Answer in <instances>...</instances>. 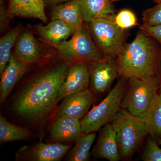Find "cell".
I'll return each instance as SVG.
<instances>
[{
	"label": "cell",
	"instance_id": "6da1fadb",
	"mask_svg": "<svg viewBox=\"0 0 161 161\" xmlns=\"http://www.w3.org/2000/svg\"><path fill=\"white\" fill-rule=\"evenodd\" d=\"M69 66L68 62L64 61L33 78L15 98L14 111L34 120L47 117L58 103L59 89Z\"/></svg>",
	"mask_w": 161,
	"mask_h": 161
},
{
	"label": "cell",
	"instance_id": "7a4b0ae2",
	"mask_svg": "<svg viewBox=\"0 0 161 161\" xmlns=\"http://www.w3.org/2000/svg\"><path fill=\"white\" fill-rule=\"evenodd\" d=\"M154 40L140 29L134 40L125 44L115 58L119 76L146 79L158 75L161 55Z\"/></svg>",
	"mask_w": 161,
	"mask_h": 161
},
{
	"label": "cell",
	"instance_id": "3957f363",
	"mask_svg": "<svg viewBox=\"0 0 161 161\" xmlns=\"http://www.w3.org/2000/svg\"><path fill=\"white\" fill-rule=\"evenodd\" d=\"M110 123L116 132L122 159L129 160L149 135L147 127L138 116L122 108Z\"/></svg>",
	"mask_w": 161,
	"mask_h": 161
},
{
	"label": "cell",
	"instance_id": "277c9868",
	"mask_svg": "<svg viewBox=\"0 0 161 161\" xmlns=\"http://www.w3.org/2000/svg\"><path fill=\"white\" fill-rule=\"evenodd\" d=\"M128 85V79L119 76L115 86L106 98L80 119L84 134L96 132L110 122L121 108Z\"/></svg>",
	"mask_w": 161,
	"mask_h": 161
},
{
	"label": "cell",
	"instance_id": "5b68a950",
	"mask_svg": "<svg viewBox=\"0 0 161 161\" xmlns=\"http://www.w3.org/2000/svg\"><path fill=\"white\" fill-rule=\"evenodd\" d=\"M115 16L97 18L88 23L90 34L96 46L105 58L113 59L123 48L129 34L128 30L116 25Z\"/></svg>",
	"mask_w": 161,
	"mask_h": 161
},
{
	"label": "cell",
	"instance_id": "8992f818",
	"mask_svg": "<svg viewBox=\"0 0 161 161\" xmlns=\"http://www.w3.org/2000/svg\"><path fill=\"white\" fill-rule=\"evenodd\" d=\"M128 88L121 108L138 116L150 107L161 85L159 74L152 78H128Z\"/></svg>",
	"mask_w": 161,
	"mask_h": 161
},
{
	"label": "cell",
	"instance_id": "52a82bcc",
	"mask_svg": "<svg viewBox=\"0 0 161 161\" xmlns=\"http://www.w3.org/2000/svg\"><path fill=\"white\" fill-rule=\"evenodd\" d=\"M52 46L63 58L74 62L89 63L105 58L91 36L88 23L84 22L70 40Z\"/></svg>",
	"mask_w": 161,
	"mask_h": 161
},
{
	"label": "cell",
	"instance_id": "ba28073f",
	"mask_svg": "<svg viewBox=\"0 0 161 161\" xmlns=\"http://www.w3.org/2000/svg\"><path fill=\"white\" fill-rule=\"evenodd\" d=\"M90 90L101 94L109 91L115 79L119 77L115 59L105 58L88 63Z\"/></svg>",
	"mask_w": 161,
	"mask_h": 161
},
{
	"label": "cell",
	"instance_id": "9c48e42d",
	"mask_svg": "<svg viewBox=\"0 0 161 161\" xmlns=\"http://www.w3.org/2000/svg\"><path fill=\"white\" fill-rule=\"evenodd\" d=\"M94 100V93L88 89L68 95L57 108L55 119L67 117L80 120L89 112Z\"/></svg>",
	"mask_w": 161,
	"mask_h": 161
},
{
	"label": "cell",
	"instance_id": "30bf717a",
	"mask_svg": "<svg viewBox=\"0 0 161 161\" xmlns=\"http://www.w3.org/2000/svg\"><path fill=\"white\" fill-rule=\"evenodd\" d=\"M89 84L88 63L82 61L73 62L60 85L57 103L68 95L87 89Z\"/></svg>",
	"mask_w": 161,
	"mask_h": 161
},
{
	"label": "cell",
	"instance_id": "8fae6325",
	"mask_svg": "<svg viewBox=\"0 0 161 161\" xmlns=\"http://www.w3.org/2000/svg\"><path fill=\"white\" fill-rule=\"evenodd\" d=\"M92 155L96 158L109 161L122 159L116 132L110 123L100 129L97 142L92 150Z\"/></svg>",
	"mask_w": 161,
	"mask_h": 161
},
{
	"label": "cell",
	"instance_id": "7c38bea8",
	"mask_svg": "<svg viewBox=\"0 0 161 161\" xmlns=\"http://www.w3.org/2000/svg\"><path fill=\"white\" fill-rule=\"evenodd\" d=\"M28 65L19 60L12 53L9 62L1 75V103L5 101L18 81L28 70Z\"/></svg>",
	"mask_w": 161,
	"mask_h": 161
},
{
	"label": "cell",
	"instance_id": "4fadbf2b",
	"mask_svg": "<svg viewBox=\"0 0 161 161\" xmlns=\"http://www.w3.org/2000/svg\"><path fill=\"white\" fill-rule=\"evenodd\" d=\"M51 19L62 21L71 29L73 35L84 22L83 13L78 0H72L54 6Z\"/></svg>",
	"mask_w": 161,
	"mask_h": 161
},
{
	"label": "cell",
	"instance_id": "5bb4252c",
	"mask_svg": "<svg viewBox=\"0 0 161 161\" xmlns=\"http://www.w3.org/2000/svg\"><path fill=\"white\" fill-rule=\"evenodd\" d=\"M15 56L27 64L36 63L41 58L39 43L31 30L22 31L15 43Z\"/></svg>",
	"mask_w": 161,
	"mask_h": 161
},
{
	"label": "cell",
	"instance_id": "9a60e30c",
	"mask_svg": "<svg viewBox=\"0 0 161 161\" xmlns=\"http://www.w3.org/2000/svg\"><path fill=\"white\" fill-rule=\"evenodd\" d=\"M83 134L80 119L71 117L56 119L50 130L53 139L62 142H75Z\"/></svg>",
	"mask_w": 161,
	"mask_h": 161
},
{
	"label": "cell",
	"instance_id": "2e32d148",
	"mask_svg": "<svg viewBox=\"0 0 161 161\" xmlns=\"http://www.w3.org/2000/svg\"><path fill=\"white\" fill-rule=\"evenodd\" d=\"M42 0H9L8 9L10 17L33 18L44 23L47 19Z\"/></svg>",
	"mask_w": 161,
	"mask_h": 161
},
{
	"label": "cell",
	"instance_id": "e0dca14e",
	"mask_svg": "<svg viewBox=\"0 0 161 161\" xmlns=\"http://www.w3.org/2000/svg\"><path fill=\"white\" fill-rule=\"evenodd\" d=\"M138 117L146 125L150 136L158 144L161 139V85L150 107Z\"/></svg>",
	"mask_w": 161,
	"mask_h": 161
},
{
	"label": "cell",
	"instance_id": "ac0fdd59",
	"mask_svg": "<svg viewBox=\"0 0 161 161\" xmlns=\"http://www.w3.org/2000/svg\"><path fill=\"white\" fill-rule=\"evenodd\" d=\"M35 29L40 37L52 45L63 43L73 35L71 29L60 20H52L45 26L38 24Z\"/></svg>",
	"mask_w": 161,
	"mask_h": 161
},
{
	"label": "cell",
	"instance_id": "d6986e66",
	"mask_svg": "<svg viewBox=\"0 0 161 161\" xmlns=\"http://www.w3.org/2000/svg\"><path fill=\"white\" fill-rule=\"evenodd\" d=\"M87 23L100 17L115 16V10L112 0H78Z\"/></svg>",
	"mask_w": 161,
	"mask_h": 161
},
{
	"label": "cell",
	"instance_id": "ffe728a7",
	"mask_svg": "<svg viewBox=\"0 0 161 161\" xmlns=\"http://www.w3.org/2000/svg\"><path fill=\"white\" fill-rule=\"evenodd\" d=\"M71 146L60 143L36 144L30 152L31 159L36 161H59L63 158Z\"/></svg>",
	"mask_w": 161,
	"mask_h": 161
},
{
	"label": "cell",
	"instance_id": "44dd1931",
	"mask_svg": "<svg viewBox=\"0 0 161 161\" xmlns=\"http://www.w3.org/2000/svg\"><path fill=\"white\" fill-rule=\"evenodd\" d=\"M96 135L95 132L83 134L75 141V146L70 151L68 160L70 161H88L89 160L90 150L95 142Z\"/></svg>",
	"mask_w": 161,
	"mask_h": 161
},
{
	"label": "cell",
	"instance_id": "7402d4cb",
	"mask_svg": "<svg viewBox=\"0 0 161 161\" xmlns=\"http://www.w3.org/2000/svg\"><path fill=\"white\" fill-rule=\"evenodd\" d=\"M23 31L22 26H17L9 31L0 39V75L7 66L11 55L13 47Z\"/></svg>",
	"mask_w": 161,
	"mask_h": 161
},
{
	"label": "cell",
	"instance_id": "603a6c76",
	"mask_svg": "<svg viewBox=\"0 0 161 161\" xmlns=\"http://www.w3.org/2000/svg\"><path fill=\"white\" fill-rule=\"evenodd\" d=\"M28 129L15 125L0 115V141L2 143L25 140L30 136Z\"/></svg>",
	"mask_w": 161,
	"mask_h": 161
},
{
	"label": "cell",
	"instance_id": "cb8c5ba5",
	"mask_svg": "<svg viewBox=\"0 0 161 161\" xmlns=\"http://www.w3.org/2000/svg\"><path fill=\"white\" fill-rule=\"evenodd\" d=\"M116 25L123 30H128L138 25L136 16L129 9H123L119 12L115 16Z\"/></svg>",
	"mask_w": 161,
	"mask_h": 161
},
{
	"label": "cell",
	"instance_id": "d4e9b609",
	"mask_svg": "<svg viewBox=\"0 0 161 161\" xmlns=\"http://www.w3.org/2000/svg\"><path fill=\"white\" fill-rule=\"evenodd\" d=\"M142 159L144 161H161V148L151 136L147 139L142 154Z\"/></svg>",
	"mask_w": 161,
	"mask_h": 161
},
{
	"label": "cell",
	"instance_id": "484cf974",
	"mask_svg": "<svg viewBox=\"0 0 161 161\" xmlns=\"http://www.w3.org/2000/svg\"><path fill=\"white\" fill-rule=\"evenodd\" d=\"M143 25L158 26L161 25V1L156 5L144 10L142 13Z\"/></svg>",
	"mask_w": 161,
	"mask_h": 161
},
{
	"label": "cell",
	"instance_id": "4316f807",
	"mask_svg": "<svg viewBox=\"0 0 161 161\" xmlns=\"http://www.w3.org/2000/svg\"><path fill=\"white\" fill-rule=\"evenodd\" d=\"M139 28L157 40L161 45V25L154 26L142 25Z\"/></svg>",
	"mask_w": 161,
	"mask_h": 161
},
{
	"label": "cell",
	"instance_id": "83f0119b",
	"mask_svg": "<svg viewBox=\"0 0 161 161\" xmlns=\"http://www.w3.org/2000/svg\"><path fill=\"white\" fill-rule=\"evenodd\" d=\"M10 18L8 8L4 5H1L0 8V29L3 31L7 26L8 20Z\"/></svg>",
	"mask_w": 161,
	"mask_h": 161
},
{
	"label": "cell",
	"instance_id": "f1b7e54d",
	"mask_svg": "<svg viewBox=\"0 0 161 161\" xmlns=\"http://www.w3.org/2000/svg\"><path fill=\"white\" fill-rule=\"evenodd\" d=\"M45 6H56L61 3H65L72 0H42Z\"/></svg>",
	"mask_w": 161,
	"mask_h": 161
},
{
	"label": "cell",
	"instance_id": "f546056e",
	"mask_svg": "<svg viewBox=\"0 0 161 161\" xmlns=\"http://www.w3.org/2000/svg\"><path fill=\"white\" fill-rule=\"evenodd\" d=\"M112 2L113 3V2H118V1H121V0H112ZM153 1L156 3H157L158 2V0H153Z\"/></svg>",
	"mask_w": 161,
	"mask_h": 161
},
{
	"label": "cell",
	"instance_id": "4dcf8cb0",
	"mask_svg": "<svg viewBox=\"0 0 161 161\" xmlns=\"http://www.w3.org/2000/svg\"><path fill=\"white\" fill-rule=\"evenodd\" d=\"M5 0H0V4L1 5H3V3L5 2Z\"/></svg>",
	"mask_w": 161,
	"mask_h": 161
},
{
	"label": "cell",
	"instance_id": "1f68e13d",
	"mask_svg": "<svg viewBox=\"0 0 161 161\" xmlns=\"http://www.w3.org/2000/svg\"><path fill=\"white\" fill-rule=\"evenodd\" d=\"M158 144V145H161V139H160V140L159 141V142Z\"/></svg>",
	"mask_w": 161,
	"mask_h": 161
},
{
	"label": "cell",
	"instance_id": "d6a6232c",
	"mask_svg": "<svg viewBox=\"0 0 161 161\" xmlns=\"http://www.w3.org/2000/svg\"><path fill=\"white\" fill-rule=\"evenodd\" d=\"M160 1H161V0H158V2H160Z\"/></svg>",
	"mask_w": 161,
	"mask_h": 161
}]
</instances>
